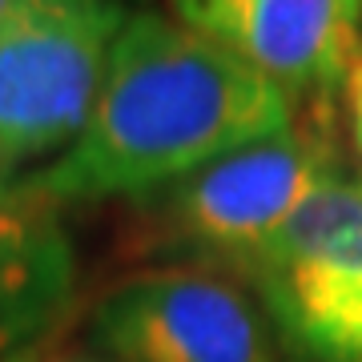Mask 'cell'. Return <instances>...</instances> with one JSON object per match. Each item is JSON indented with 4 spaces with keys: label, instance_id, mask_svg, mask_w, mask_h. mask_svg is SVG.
<instances>
[{
    "label": "cell",
    "instance_id": "6da1fadb",
    "mask_svg": "<svg viewBox=\"0 0 362 362\" xmlns=\"http://www.w3.org/2000/svg\"><path fill=\"white\" fill-rule=\"evenodd\" d=\"M298 97L173 16L133 13L85 129L33 177L57 206L149 202L298 121Z\"/></svg>",
    "mask_w": 362,
    "mask_h": 362
},
{
    "label": "cell",
    "instance_id": "8fae6325",
    "mask_svg": "<svg viewBox=\"0 0 362 362\" xmlns=\"http://www.w3.org/2000/svg\"><path fill=\"white\" fill-rule=\"evenodd\" d=\"M33 4H45V0H0V25L13 21L16 13H25V8H33Z\"/></svg>",
    "mask_w": 362,
    "mask_h": 362
},
{
    "label": "cell",
    "instance_id": "3957f363",
    "mask_svg": "<svg viewBox=\"0 0 362 362\" xmlns=\"http://www.w3.org/2000/svg\"><path fill=\"white\" fill-rule=\"evenodd\" d=\"M125 21L121 0H45L0 25V169L77 141Z\"/></svg>",
    "mask_w": 362,
    "mask_h": 362
},
{
    "label": "cell",
    "instance_id": "52a82bcc",
    "mask_svg": "<svg viewBox=\"0 0 362 362\" xmlns=\"http://www.w3.org/2000/svg\"><path fill=\"white\" fill-rule=\"evenodd\" d=\"M77 294V250L33 169H0V362L52 338Z\"/></svg>",
    "mask_w": 362,
    "mask_h": 362
},
{
    "label": "cell",
    "instance_id": "ba28073f",
    "mask_svg": "<svg viewBox=\"0 0 362 362\" xmlns=\"http://www.w3.org/2000/svg\"><path fill=\"white\" fill-rule=\"evenodd\" d=\"M286 342L314 362H362V290L282 330Z\"/></svg>",
    "mask_w": 362,
    "mask_h": 362
},
{
    "label": "cell",
    "instance_id": "277c9868",
    "mask_svg": "<svg viewBox=\"0 0 362 362\" xmlns=\"http://www.w3.org/2000/svg\"><path fill=\"white\" fill-rule=\"evenodd\" d=\"M93 346L121 362H278L262 310L230 274L149 266L93 306Z\"/></svg>",
    "mask_w": 362,
    "mask_h": 362
},
{
    "label": "cell",
    "instance_id": "9c48e42d",
    "mask_svg": "<svg viewBox=\"0 0 362 362\" xmlns=\"http://www.w3.org/2000/svg\"><path fill=\"white\" fill-rule=\"evenodd\" d=\"M338 93H342V113H346V137H350V153L362 169V45L354 49L346 73L338 81Z\"/></svg>",
    "mask_w": 362,
    "mask_h": 362
},
{
    "label": "cell",
    "instance_id": "4fadbf2b",
    "mask_svg": "<svg viewBox=\"0 0 362 362\" xmlns=\"http://www.w3.org/2000/svg\"><path fill=\"white\" fill-rule=\"evenodd\" d=\"M358 13H362V0H358Z\"/></svg>",
    "mask_w": 362,
    "mask_h": 362
},
{
    "label": "cell",
    "instance_id": "7c38bea8",
    "mask_svg": "<svg viewBox=\"0 0 362 362\" xmlns=\"http://www.w3.org/2000/svg\"><path fill=\"white\" fill-rule=\"evenodd\" d=\"M49 346H52V338H49V342H40V346H33V350H25V354H21V358H13V362H40V354H45Z\"/></svg>",
    "mask_w": 362,
    "mask_h": 362
},
{
    "label": "cell",
    "instance_id": "8992f818",
    "mask_svg": "<svg viewBox=\"0 0 362 362\" xmlns=\"http://www.w3.org/2000/svg\"><path fill=\"white\" fill-rule=\"evenodd\" d=\"M278 330L362 290V173L342 169L274 233L242 274Z\"/></svg>",
    "mask_w": 362,
    "mask_h": 362
},
{
    "label": "cell",
    "instance_id": "5b68a950",
    "mask_svg": "<svg viewBox=\"0 0 362 362\" xmlns=\"http://www.w3.org/2000/svg\"><path fill=\"white\" fill-rule=\"evenodd\" d=\"M169 8L298 101L338 89L362 45L358 0H169Z\"/></svg>",
    "mask_w": 362,
    "mask_h": 362
},
{
    "label": "cell",
    "instance_id": "30bf717a",
    "mask_svg": "<svg viewBox=\"0 0 362 362\" xmlns=\"http://www.w3.org/2000/svg\"><path fill=\"white\" fill-rule=\"evenodd\" d=\"M40 362H121V358H113L97 346H49L40 354Z\"/></svg>",
    "mask_w": 362,
    "mask_h": 362
},
{
    "label": "cell",
    "instance_id": "7a4b0ae2",
    "mask_svg": "<svg viewBox=\"0 0 362 362\" xmlns=\"http://www.w3.org/2000/svg\"><path fill=\"white\" fill-rule=\"evenodd\" d=\"M330 93L318 109H302L290 129L218 157L149 197V246L181 254L185 266L246 274V266L274 242V233L346 165L330 125Z\"/></svg>",
    "mask_w": 362,
    "mask_h": 362
}]
</instances>
